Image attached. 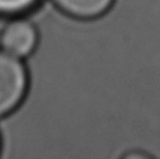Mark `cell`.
Segmentation results:
<instances>
[{
  "instance_id": "2",
  "label": "cell",
  "mask_w": 160,
  "mask_h": 159,
  "mask_svg": "<svg viewBox=\"0 0 160 159\" xmlns=\"http://www.w3.org/2000/svg\"><path fill=\"white\" fill-rule=\"evenodd\" d=\"M37 41L38 35L35 25L24 19L11 21L0 36L2 48L19 59L29 56L36 49Z\"/></svg>"
},
{
  "instance_id": "3",
  "label": "cell",
  "mask_w": 160,
  "mask_h": 159,
  "mask_svg": "<svg viewBox=\"0 0 160 159\" xmlns=\"http://www.w3.org/2000/svg\"><path fill=\"white\" fill-rule=\"evenodd\" d=\"M62 12L77 19H95L106 13L114 0H53Z\"/></svg>"
},
{
  "instance_id": "1",
  "label": "cell",
  "mask_w": 160,
  "mask_h": 159,
  "mask_svg": "<svg viewBox=\"0 0 160 159\" xmlns=\"http://www.w3.org/2000/svg\"><path fill=\"white\" fill-rule=\"evenodd\" d=\"M28 73L19 57L0 50V117L12 113L24 100Z\"/></svg>"
},
{
  "instance_id": "4",
  "label": "cell",
  "mask_w": 160,
  "mask_h": 159,
  "mask_svg": "<svg viewBox=\"0 0 160 159\" xmlns=\"http://www.w3.org/2000/svg\"><path fill=\"white\" fill-rule=\"evenodd\" d=\"M38 0H0V15L13 16L35 7Z\"/></svg>"
}]
</instances>
